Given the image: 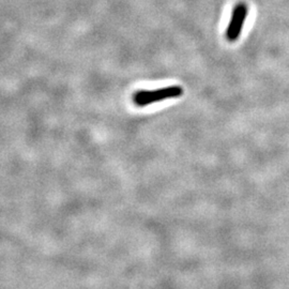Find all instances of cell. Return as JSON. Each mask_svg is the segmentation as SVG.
Wrapping results in <instances>:
<instances>
[{"label":"cell","instance_id":"6da1fadb","mask_svg":"<svg viewBox=\"0 0 289 289\" xmlns=\"http://www.w3.org/2000/svg\"><path fill=\"white\" fill-rule=\"evenodd\" d=\"M183 95V89L180 86H169L154 90H139L134 93L133 101L137 106L144 107L150 104L162 102L164 100L181 97Z\"/></svg>","mask_w":289,"mask_h":289},{"label":"cell","instance_id":"7a4b0ae2","mask_svg":"<svg viewBox=\"0 0 289 289\" xmlns=\"http://www.w3.org/2000/svg\"><path fill=\"white\" fill-rule=\"evenodd\" d=\"M247 13L248 8L244 3H239L233 8L229 25L227 30H226V38H227L228 41L235 42L238 40L247 18Z\"/></svg>","mask_w":289,"mask_h":289}]
</instances>
